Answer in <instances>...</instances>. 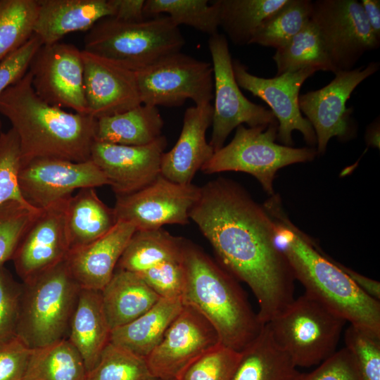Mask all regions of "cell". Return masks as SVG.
<instances>
[{
  "instance_id": "1",
  "label": "cell",
  "mask_w": 380,
  "mask_h": 380,
  "mask_svg": "<svg viewBox=\"0 0 380 380\" xmlns=\"http://www.w3.org/2000/svg\"><path fill=\"white\" fill-rule=\"evenodd\" d=\"M189 218L225 270L250 287L263 324L293 300L296 279L277 244L275 222L241 186L221 177L207 183Z\"/></svg>"
},
{
  "instance_id": "2",
  "label": "cell",
  "mask_w": 380,
  "mask_h": 380,
  "mask_svg": "<svg viewBox=\"0 0 380 380\" xmlns=\"http://www.w3.org/2000/svg\"><path fill=\"white\" fill-rule=\"evenodd\" d=\"M264 207L276 224V242L305 293L323 303L350 324L380 335V302L365 293L310 236L284 213L279 196Z\"/></svg>"
},
{
  "instance_id": "3",
  "label": "cell",
  "mask_w": 380,
  "mask_h": 380,
  "mask_svg": "<svg viewBox=\"0 0 380 380\" xmlns=\"http://www.w3.org/2000/svg\"><path fill=\"white\" fill-rule=\"evenodd\" d=\"M0 113L17 134L21 165L40 158L90 160L96 118L43 101L33 89L29 71L1 94Z\"/></svg>"
},
{
  "instance_id": "4",
  "label": "cell",
  "mask_w": 380,
  "mask_h": 380,
  "mask_svg": "<svg viewBox=\"0 0 380 380\" xmlns=\"http://www.w3.org/2000/svg\"><path fill=\"white\" fill-rule=\"evenodd\" d=\"M184 305L200 312L216 330L220 343L238 352L260 334L264 324L235 278L193 243L184 240Z\"/></svg>"
},
{
  "instance_id": "5",
  "label": "cell",
  "mask_w": 380,
  "mask_h": 380,
  "mask_svg": "<svg viewBox=\"0 0 380 380\" xmlns=\"http://www.w3.org/2000/svg\"><path fill=\"white\" fill-rule=\"evenodd\" d=\"M80 289L65 260L22 282L17 336L30 349L68 338Z\"/></svg>"
},
{
  "instance_id": "6",
  "label": "cell",
  "mask_w": 380,
  "mask_h": 380,
  "mask_svg": "<svg viewBox=\"0 0 380 380\" xmlns=\"http://www.w3.org/2000/svg\"><path fill=\"white\" fill-rule=\"evenodd\" d=\"M84 42L83 50L136 72L179 52L185 39L167 15H160L136 23L103 18L87 31Z\"/></svg>"
},
{
  "instance_id": "7",
  "label": "cell",
  "mask_w": 380,
  "mask_h": 380,
  "mask_svg": "<svg viewBox=\"0 0 380 380\" xmlns=\"http://www.w3.org/2000/svg\"><path fill=\"white\" fill-rule=\"evenodd\" d=\"M347 322L305 292L265 324L275 343L295 365H319L336 351Z\"/></svg>"
},
{
  "instance_id": "8",
  "label": "cell",
  "mask_w": 380,
  "mask_h": 380,
  "mask_svg": "<svg viewBox=\"0 0 380 380\" xmlns=\"http://www.w3.org/2000/svg\"><path fill=\"white\" fill-rule=\"evenodd\" d=\"M277 122L248 128L238 126L231 142L215 151L201 170L206 174L225 171L248 173L259 181L269 195H274L273 181L279 169L312 161L318 154L313 148L277 144Z\"/></svg>"
},
{
  "instance_id": "9",
  "label": "cell",
  "mask_w": 380,
  "mask_h": 380,
  "mask_svg": "<svg viewBox=\"0 0 380 380\" xmlns=\"http://www.w3.org/2000/svg\"><path fill=\"white\" fill-rule=\"evenodd\" d=\"M135 73L141 104L173 107L191 99L202 106L214 97L212 64L180 51Z\"/></svg>"
},
{
  "instance_id": "10",
  "label": "cell",
  "mask_w": 380,
  "mask_h": 380,
  "mask_svg": "<svg viewBox=\"0 0 380 380\" xmlns=\"http://www.w3.org/2000/svg\"><path fill=\"white\" fill-rule=\"evenodd\" d=\"M310 19L317 29L334 73L353 70L365 53L379 47L380 38L357 0L312 1Z\"/></svg>"
},
{
  "instance_id": "11",
  "label": "cell",
  "mask_w": 380,
  "mask_h": 380,
  "mask_svg": "<svg viewBox=\"0 0 380 380\" xmlns=\"http://www.w3.org/2000/svg\"><path fill=\"white\" fill-rule=\"evenodd\" d=\"M214 77L212 134L209 144L214 151L220 149L232 131L245 123L249 127L277 122L271 110L249 101L241 91L234 75L233 64L225 36H210Z\"/></svg>"
},
{
  "instance_id": "12",
  "label": "cell",
  "mask_w": 380,
  "mask_h": 380,
  "mask_svg": "<svg viewBox=\"0 0 380 380\" xmlns=\"http://www.w3.org/2000/svg\"><path fill=\"white\" fill-rule=\"evenodd\" d=\"M201 194V188L182 184L160 175L144 188L130 194L116 196L113 208L117 220L137 230H153L165 224H186L189 213Z\"/></svg>"
},
{
  "instance_id": "13",
  "label": "cell",
  "mask_w": 380,
  "mask_h": 380,
  "mask_svg": "<svg viewBox=\"0 0 380 380\" xmlns=\"http://www.w3.org/2000/svg\"><path fill=\"white\" fill-rule=\"evenodd\" d=\"M28 71L36 94L47 103L88 115L82 51L72 44L42 45Z\"/></svg>"
},
{
  "instance_id": "14",
  "label": "cell",
  "mask_w": 380,
  "mask_h": 380,
  "mask_svg": "<svg viewBox=\"0 0 380 380\" xmlns=\"http://www.w3.org/2000/svg\"><path fill=\"white\" fill-rule=\"evenodd\" d=\"M235 80L239 86L260 98L270 107L278 122L277 139L284 146L293 145L292 132L298 130L310 146L317 144L315 131L302 115L298 106L299 91L304 82L315 72L307 68L272 78L251 74L239 61H232Z\"/></svg>"
},
{
  "instance_id": "15",
  "label": "cell",
  "mask_w": 380,
  "mask_h": 380,
  "mask_svg": "<svg viewBox=\"0 0 380 380\" xmlns=\"http://www.w3.org/2000/svg\"><path fill=\"white\" fill-rule=\"evenodd\" d=\"M220 344L211 324L196 310L184 305L146 359L159 379H178L191 364Z\"/></svg>"
},
{
  "instance_id": "16",
  "label": "cell",
  "mask_w": 380,
  "mask_h": 380,
  "mask_svg": "<svg viewBox=\"0 0 380 380\" xmlns=\"http://www.w3.org/2000/svg\"><path fill=\"white\" fill-rule=\"evenodd\" d=\"M18 184L25 200L41 209L72 195L76 189L96 188L109 183L91 160L73 162L40 158L21 165Z\"/></svg>"
},
{
  "instance_id": "17",
  "label": "cell",
  "mask_w": 380,
  "mask_h": 380,
  "mask_svg": "<svg viewBox=\"0 0 380 380\" xmlns=\"http://www.w3.org/2000/svg\"><path fill=\"white\" fill-rule=\"evenodd\" d=\"M71 196L41 208L24 232L11 260L22 282L65 260L70 251L66 210Z\"/></svg>"
},
{
  "instance_id": "18",
  "label": "cell",
  "mask_w": 380,
  "mask_h": 380,
  "mask_svg": "<svg viewBox=\"0 0 380 380\" xmlns=\"http://www.w3.org/2000/svg\"><path fill=\"white\" fill-rule=\"evenodd\" d=\"M379 68V63L371 62L366 66L338 71L325 87L299 95V108L315 131L318 154L325 152L331 138L348 134L351 110L346 108V102L355 89Z\"/></svg>"
},
{
  "instance_id": "19",
  "label": "cell",
  "mask_w": 380,
  "mask_h": 380,
  "mask_svg": "<svg viewBox=\"0 0 380 380\" xmlns=\"http://www.w3.org/2000/svg\"><path fill=\"white\" fill-rule=\"evenodd\" d=\"M165 136L144 146H125L94 141L91 160L102 171L116 196L136 192L160 175Z\"/></svg>"
},
{
  "instance_id": "20",
  "label": "cell",
  "mask_w": 380,
  "mask_h": 380,
  "mask_svg": "<svg viewBox=\"0 0 380 380\" xmlns=\"http://www.w3.org/2000/svg\"><path fill=\"white\" fill-rule=\"evenodd\" d=\"M82 58L88 115L96 119L141 104L134 71L84 50Z\"/></svg>"
},
{
  "instance_id": "21",
  "label": "cell",
  "mask_w": 380,
  "mask_h": 380,
  "mask_svg": "<svg viewBox=\"0 0 380 380\" xmlns=\"http://www.w3.org/2000/svg\"><path fill=\"white\" fill-rule=\"evenodd\" d=\"M213 112L210 103L186 110L177 141L162 156V176L178 184H191L196 172L215 153L205 139L206 131L212 124Z\"/></svg>"
},
{
  "instance_id": "22",
  "label": "cell",
  "mask_w": 380,
  "mask_h": 380,
  "mask_svg": "<svg viewBox=\"0 0 380 380\" xmlns=\"http://www.w3.org/2000/svg\"><path fill=\"white\" fill-rule=\"evenodd\" d=\"M131 224L118 220L106 234L69 251L65 262L81 289L101 291L113 275L118 261L135 232Z\"/></svg>"
},
{
  "instance_id": "23",
  "label": "cell",
  "mask_w": 380,
  "mask_h": 380,
  "mask_svg": "<svg viewBox=\"0 0 380 380\" xmlns=\"http://www.w3.org/2000/svg\"><path fill=\"white\" fill-rule=\"evenodd\" d=\"M34 34L43 45L60 42L66 34L89 31L100 20L112 17L110 0H38Z\"/></svg>"
},
{
  "instance_id": "24",
  "label": "cell",
  "mask_w": 380,
  "mask_h": 380,
  "mask_svg": "<svg viewBox=\"0 0 380 380\" xmlns=\"http://www.w3.org/2000/svg\"><path fill=\"white\" fill-rule=\"evenodd\" d=\"M110 334L101 291L81 289L70 320L68 338L82 356L87 372L97 363L110 342Z\"/></svg>"
},
{
  "instance_id": "25",
  "label": "cell",
  "mask_w": 380,
  "mask_h": 380,
  "mask_svg": "<svg viewBox=\"0 0 380 380\" xmlns=\"http://www.w3.org/2000/svg\"><path fill=\"white\" fill-rule=\"evenodd\" d=\"M101 293L111 331L136 319L160 298L139 275L119 268Z\"/></svg>"
},
{
  "instance_id": "26",
  "label": "cell",
  "mask_w": 380,
  "mask_h": 380,
  "mask_svg": "<svg viewBox=\"0 0 380 380\" xmlns=\"http://www.w3.org/2000/svg\"><path fill=\"white\" fill-rule=\"evenodd\" d=\"M184 307L181 297L163 298L132 322L113 329L110 342L146 357Z\"/></svg>"
},
{
  "instance_id": "27",
  "label": "cell",
  "mask_w": 380,
  "mask_h": 380,
  "mask_svg": "<svg viewBox=\"0 0 380 380\" xmlns=\"http://www.w3.org/2000/svg\"><path fill=\"white\" fill-rule=\"evenodd\" d=\"M118 220L95 188L80 189L68 200L66 228L70 251L87 245L108 232Z\"/></svg>"
},
{
  "instance_id": "28",
  "label": "cell",
  "mask_w": 380,
  "mask_h": 380,
  "mask_svg": "<svg viewBox=\"0 0 380 380\" xmlns=\"http://www.w3.org/2000/svg\"><path fill=\"white\" fill-rule=\"evenodd\" d=\"M163 120L157 107L141 104L129 110L96 119L95 141L144 146L162 136Z\"/></svg>"
},
{
  "instance_id": "29",
  "label": "cell",
  "mask_w": 380,
  "mask_h": 380,
  "mask_svg": "<svg viewBox=\"0 0 380 380\" xmlns=\"http://www.w3.org/2000/svg\"><path fill=\"white\" fill-rule=\"evenodd\" d=\"M299 374L264 324L258 336L240 352L232 380H295Z\"/></svg>"
},
{
  "instance_id": "30",
  "label": "cell",
  "mask_w": 380,
  "mask_h": 380,
  "mask_svg": "<svg viewBox=\"0 0 380 380\" xmlns=\"http://www.w3.org/2000/svg\"><path fill=\"white\" fill-rule=\"evenodd\" d=\"M184 240L162 228L137 230L127 244L116 268L140 274L164 262L180 260Z\"/></svg>"
},
{
  "instance_id": "31",
  "label": "cell",
  "mask_w": 380,
  "mask_h": 380,
  "mask_svg": "<svg viewBox=\"0 0 380 380\" xmlns=\"http://www.w3.org/2000/svg\"><path fill=\"white\" fill-rule=\"evenodd\" d=\"M84 360L68 338L32 349L23 380H86Z\"/></svg>"
},
{
  "instance_id": "32",
  "label": "cell",
  "mask_w": 380,
  "mask_h": 380,
  "mask_svg": "<svg viewBox=\"0 0 380 380\" xmlns=\"http://www.w3.org/2000/svg\"><path fill=\"white\" fill-rule=\"evenodd\" d=\"M288 0H218L220 27L233 44H249L262 23Z\"/></svg>"
},
{
  "instance_id": "33",
  "label": "cell",
  "mask_w": 380,
  "mask_h": 380,
  "mask_svg": "<svg viewBox=\"0 0 380 380\" xmlns=\"http://www.w3.org/2000/svg\"><path fill=\"white\" fill-rule=\"evenodd\" d=\"M277 72L276 76L312 68L334 72L317 29L309 20L305 25L273 56Z\"/></svg>"
},
{
  "instance_id": "34",
  "label": "cell",
  "mask_w": 380,
  "mask_h": 380,
  "mask_svg": "<svg viewBox=\"0 0 380 380\" xmlns=\"http://www.w3.org/2000/svg\"><path fill=\"white\" fill-rule=\"evenodd\" d=\"M166 13L179 27L190 26L210 36L218 33L220 6L218 0H146L144 6L145 18Z\"/></svg>"
},
{
  "instance_id": "35",
  "label": "cell",
  "mask_w": 380,
  "mask_h": 380,
  "mask_svg": "<svg viewBox=\"0 0 380 380\" xmlns=\"http://www.w3.org/2000/svg\"><path fill=\"white\" fill-rule=\"evenodd\" d=\"M38 0L0 1V63L34 34Z\"/></svg>"
},
{
  "instance_id": "36",
  "label": "cell",
  "mask_w": 380,
  "mask_h": 380,
  "mask_svg": "<svg viewBox=\"0 0 380 380\" xmlns=\"http://www.w3.org/2000/svg\"><path fill=\"white\" fill-rule=\"evenodd\" d=\"M312 4L310 0H288L262 23L249 44L276 49L284 46L309 21Z\"/></svg>"
},
{
  "instance_id": "37",
  "label": "cell",
  "mask_w": 380,
  "mask_h": 380,
  "mask_svg": "<svg viewBox=\"0 0 380 380\" xmlns=\"http://www.w3.org/2000/svg\"><path fill=\"white\" fill-rule=\"evenodd\" d=\"M86 380H160L151 371L146 359L109 342Z\"/></svg>"
},
{
  "instance_id": "38",
  "label": "cell",
  "mask_w": 380,
  "mask_h": 380,
  "mask_svg": "<svg viewBox=\"0 0 380 380\" xmlns=\"http://www.w3.org/2000/svg\"><path fill=\"white\" fill-rule=\"evenodd\" d=\"M21 167L19 140L13 128L0 132V206L8 201L30 205L23 198L18 184ZM39 209V208H38Z\"/></svg>"
},
{
  "instance_id": "39",
  "label": "cell",
  "mask_w": 380,
  "mask_h": 380,
  "mask_svg": "<svg viewBox=\"0 0 380 380\" xmlns=\"http://www.w3.org/2000/svg\"><path fill=\"white\" fill-rule=\"evenodd\" d=\"M343 336L362 380H380V335L350 324Z\"/></svg>"
},
{
  "instance_id": "40",
  "label": "cell",
  "mask_w": 380,
  "mask_h": 380,
  "mask_svg": "<svg viewBox=\"0 0 380 380\" xmlns=\"http://www.w3.org/2000/svg\"><path fill=\"white\" fill-rule=\"evenodd\" d=\"M39 210L16 201L0 206V265L11 260L24 232Z\"/></svg>"
},
{
  "instance_id": "41",
  "label": "cell",
  "mask_w": 380,
  "mask_h": 380,
  "mask_svg": "<svg viewBox=\"0 0 380 380\" xmlns=\"http://www.w3.org/2000/svg\"><path fill=\"white\" fill-rule=\"evenodd\" d=\"M239 357L240 352L220 344L191 364L177 380H232Z\"/></svg>"
},
{
  "instance_id": "42",
  "label": "cell",
  "mask_w": 380,
  "mask_h": 380,
  "mask_svg": "<svg viewBox=\"0 0 380 380\" xmlns=\"http://www.w3.org/2000/svg\"><path fill=\"white\" fill-rule=\"evenodd\" d=\"M22 282L0 265V343L17 336Z\"/></svg>"
},
{
  "instance_id": "43",
  "label": "cell",
  "mask_w": 380,
  "mask_h": 380,
  "mask_svg": "<svg viewBox=\"0 0 380 380\" xmlns=\"http://www.w3.org/2000/svg\"><path fill=\"white\" fill-rule=\"evenodd\" d=\"M137 274L160 298L182 296L184 284L182 259L164 262Z\"/></svg>"
},
{
  "instance_id": "44",
  "label": "cell",
  "mask_w": 380,
  "mask_h": 380,
  "mask_svg": "<svg viewBox=\"0 0 380 380\" xmlns=\"http://www.w3.org/2000/svg\"><path fill=\"white\" fill-rule=\"evenodd\" d=\"M295 380H362L354 359L346 348L336 350L313 371L300 373Z\"/></svg>"
},
{
  "instance_id": "45",
  "label": "cell",
  "mask_w": 380,
  "mask_h": 380,
  "mask_svg": "<svg viewBox=\"0 0 380 380\" xmlns=\"http://www.w3.org/2000/svg\"><path fill=\"white\" fill-rule=\"evenodd\" d=\"M42 45L39 37L34 34L24 45L0 63V96L27 73L34 56Z\"/></svg>"
},
{
  "instance_id": "46",
  "label": "cell",
  "mask_w": 380,
  "mask_h": 380,
  "mask_svg": "<svg viewBox=\"0 0 380 380\" xmlns=\"http://www.w3.org/2000/svg\"><path fill=\"white\" fill-rule=\"evenodd\" d=\"M31 350L18 336L0 343V380H23Z\"/></svg>"
},
{
  "instance_id": "47",
  "label": "cell",
  "mask_w": 380,
  "mask_h": 380,
  "mask_svg": "<svg viewBox=\"0 0 380 380\" xmlns=\"http://www.w3.org/2000/svg\"><path fill=\"white\" fill-rule=\"evenodd\" d=\"M113 8V18L126 23L144 20V0H110Z\"/></svg>"
},
{
  "instance_id": "48",
  "label": "cell",
  "mask_w": 380,
  "mask_h": 380,
  "mask_svg": "<svg viewBox=\"0 0 380 380\" xmlns=\"http://www.w3.org/2000/svg\"><path fill=\"white\" fill-rule=\"evenodd\" d=\"M333 261L365 293L377 300H380L379 281L362 275L334 259Z\"/></svg>"
},
{
  "instance_id": "49",
  "label": "cell",
  "mask_w": 380,
  "mask_h": 380,
  "mask_svg": "<svg viewBox=\"0 0 380 380\" xmlns=\"http://www.w3.org/2000/svg\"><path fill=\"white\" fill-rule=\"evenodd\" d=\"M360 4L370 27L380 38V1L362 0Z\"/></svg>"
},
{
  "instance_id": "50",
  "label": "cell",
  "mask_w": 380,
  "mask_h": 380,
  "mask_svg": "<svg viewBox=\"0 0 380 380\" xmlns=\"http://www.w3.org/2000/svg\"><path fill=\"white\" fill-rule=\"evenodd\" d=\"M366 140L369 145L379 148V120L374 121L368 127Z\"/></svg>"
},
{
  "instance_id": "51",
  "label": "cell",
  "mask_w": 380,
  "mask_h": 380,
  "mask_svg": "<svg viewBox=\"0 0 380 380\" xmlns=\"http://www.w3.org/2000/svg\"><path fill=\"white\" fill-rule=\"evenodd\" d=\"M174 380H177V379H174Z\"/></svg>"
}]
</instances>
